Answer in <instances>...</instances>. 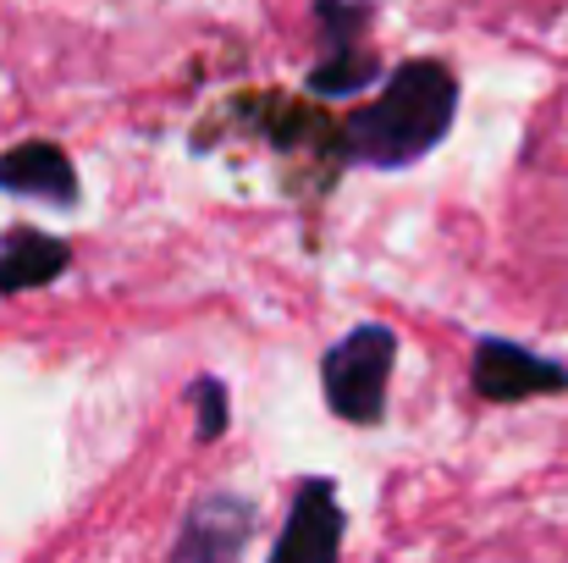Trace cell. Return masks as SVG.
I'll list each match as a JSON object with an SVG mask.
<instances>
[{"label": "cell", "instance_id": "1", "mask_svg": "<svg viewBox=\"0 0 568 563\" xmlns=\"http://www.w3.org/2000/svg\"><path fill=\"white\" fill-rule=\"evenodd\" d=\"M458 117V78L447 61H403L392 67L386 89L337 128V155L354 167L403 172L425 161Z\"/></svg>", "mask_w": 568, "mask_h": 563}, {"label": "cell", "instance_id": "2", "mask_svg": "<svg viewBox=\"0 0 568 563\" xmlns=\"http://www.w3.org/2000/svg\"><path fill=\"white\" fill-rule=\"evenodd\" d=\"M397 365V332L365 321L348 338H337L321 360V392L326 409L348 425H381L386 420V381Z\"/></svg>", "mask_w": 568, "mask_h": 563}, {"label": "cell", "instance_id": "3", "mask_svg": "<svg viewBox=\"0 0 568 563\" xmlns=\"http://www.w3.org/2000/svg\"><path fill=\"white\" fill-rule=\"evenodd\" d=\"M469 386L486 403L558 398V392H568V365L525 349V343H508V338H480L475 343V360H469Z\"/></svg>", "mask_w": 568, "mask_h": 563}, {"label": "cell", "instance_id": "4", "mask_svg": "<svg viewBox=\"0 0 568 563\" xmlns=\"http://www.w3.org/2000/svg\"><path fill=\"white\" fill-rule=\"evenodd\" d=\"M343 553V509H337V492L326 475H310L298 481L293 492V509H287V525L271 547L276 563H332Z\"/></svg>", "mask_w": 568, "mask_h": 563}, {"label": "cell", "instance_id": "5", "mask_svg": "<svg viewBox=\"0 0 568 563\" xmlns=\"http://www.w3.org/2000/svg\"><path fill=\"white\" fill-rule=\"evenodd\" d=\"M254 503L237 497V492H210L199 497L183 520V536L172 542V559L178 563H226L243 559L248 536H254Z\"/></svg>", "mask_w": 568, "mask_h": 563}, {"label": "cell", "instance_id": "6", "mask_svg": "<svg viewBox=\"0 0 568 563\" xmlns=\"http://www.w3.org/2000/svg\"><path fill=\"white\" fill-rule=\"evenodd\" d=\"M0 193H17V199H39V204H61L72 210L78 204V167L61 144L50 139H28V144H11L0 150Z\"/></svg>", "mask_w": 568, "mask_h": 563}, {"label": "cell", "instance_id": "7", "mask_svg": "<svg viewBox=\"0 0 568 563\" xmlns=\"http://www.w3.org/2000/svg\"><path fill=\"white\" fill-rule=\"evenodd\" d=\"M67 265H72V243L67 238L39 232V227H11L0 238V299L50 288L55 277H67Z\"/></svg>", "mask_w": 568, "mask_h": 563}, {"label": "cell", "instance_id": "8", "mask_svg": "<svg viewBox=\"0 0 568 563\" xmlns=\"http://www.w3.org/2000/svg\"><path fill=\"white\" fill-rule=\"evenodd\" d=\"M376 78H381V61H376V50H371V39H337L310 67V89L315 94H359Z\"/></svg>", "mask_w": 568, "mask_h": 563}, {"label": "cell", "instance_id": "9", "mask_svg": "<svg viewBox=\"0 0 568 563\" xmlns=\"http://www.w3.org/2000/svg\"><path fill=\"white\" fill-rule=\"evenodd\" d=\"M193 409H199V442H215L221 431H226V414H232V403H226V386L215 381V375H199L189 386Z\"/></svg>", "mask_w": 568, "mask_h": 563}]
</instances>
